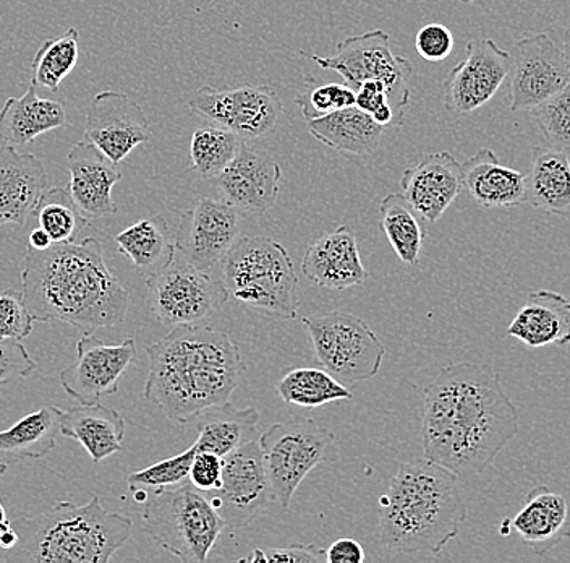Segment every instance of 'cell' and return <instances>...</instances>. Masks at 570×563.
I'll return each instance as SVG.
<instances>
[{
  "mask_svg": "<svg viewBox=\"0 0 570 563\" xmlns=\"http://www.w3.org/2000/svg\"><path fill=\"white\" fill-rule=\"evenodd\" d=\"M423 395V455L459 479L487 472L519 434V411L490 366L451 363Z\"/></svg>",
  "mask_w": 570,
  "mask_h": 563,
  "instance_id": "6da1fadb",
  "label": "cell"
},
{
  "mask_svg": "<svg viewBox=\"0 0 570 563\" xmlns=\"http://www.w3.org/2000/svg\"><path fill=\"white\" fill-rule=\"evenodd\" d=\"M21 292L36 322L67 323L83 333L119 326L130 305V292L110 272L96 237L27 249Z\"/></svg>",
  "mask_w": 570,
  "mask_h": 563,
  "instance_id": "7a4b0ae2",
  "label": "cell"
},
{
  "mask_svg": "<svg viewBox=\"0 0 570 563\" xmlns=\"http://www.w3.org/2000/svg\"><path fill=\"white\" fill-rule=\"evenodd\" d=\"M146 352L149 373L142 395L177 424L229 401L247 370L229 334L208 323L174 327L163 340L146 346Z\"/></svg>",
  "mask_w": 570,
  "mask_h": 563,
  "instance_id": "3957f363",
  "label": "cell"
},
{
  "mask_svg": "<svg viewBox=\"0 0 570 563\" xmlns=\"http://www.w3.org/2000/svg\"><path fill=\"white\" fill-rule=\"evenodd\" d=\"M459 481L426 458L402 463L377 502L381 544L397 554H440L466 520Z\"/></svg>",
  "mask_w": 570,
  "mask_h": 563,
  "instance_id": "277c9868",
  "label": "cell"
},
{
  "mask_svg": "<svg viewBox=\"0 0 570 563\" xmlns=\"http://www.w3.org/2000/svg\"><path fill=\"white\" fill-rule=\"evenodd\" d=\"M131 520L102 508L98 495L87 505L57 502L33 518L12 523L18 544L7 551L9 562L107 563L131 533Z\"/></svg>",
  "mask_w": 570,
  "mask_h": 563,
  "instance_id": "5b68a950",
  "label": "cell"
},
{
  "mask_svg": "<svg viewBox=\"0 0 570 563\" xmlns=\"http://www.w3.org/2000/svg\"><path fill=\"white\" fill-rule=\"evenodd\" d=\"M223 263L229 298L285 320L301 317L297 270L283 244L266 236L240 237Z\"/></svg>",
  "mask_w": 570,
  "mask_h": 563,
  "instance_id": "8992f818",
  "label": "cell"
},
{
  "mask_svg": "<svg viewBox=\"0 0 570 563\" xmlns=\"http://www.w3.org/2000/svg\"><path fill=\"white\" fill-rule=\"evenodd\" d=\"M145 533L184 563H205L226 523L191 484L155 491L141 513Z\"/></svg>",
  "mask_w": 570,
  "mask_h": 563,
  "instance_id": "52a82bcc",
  "label": "cell"
},
{
  "mask_svg": "<svg viewBox=\"0 0 570 563\" xmlns=\"http://www.w3.org/2000/svg\"><path fill=\"white\" fill-rule=\"evenodd\" d=\"M259 447L274 498L285 509L291 508L295 492L312 469L341 456L333 430L302 416L273 424L259 438Z\"/></svg>",
  "mask_w": 570,
  "mask_h": 563,
  "instance_id": "ba28073f",
  "label": "cell"
},
{
  "mask_svg": "<svg viewBox=\"0 0 570 563\" xmlns=\"http://www.w3.org/2000/svg\"><path fill=\"white\" fill-rule=\"evenodd\" d=\"M302 323L316 359L338 382H366L380 373L386 348L362 317L334 310L302 317Z\"/></svg>",
  "mask_w": 570,
  "mask_h": 563,
  "instance_id": "9c48e42d",
  "label": "cell"
},
{
  "mask_svg": "<svg viewBox=\"0 0 570 563\" xmlns=\"http://www.w3.org/2000/svg\"><path fill=\"white\" fill-rule=\"evenodd\" d=\"M145 280L149 309L166 327L206 323L229 301L223 280H214L196 269L177 247L169 260Z\"/></svg>",
  "mask_w": 570,
  "mask_h": 563,
  "instance_id": "30bf717a",
  "label": "cell"
},
{
  "mask_svg": "<svg viewBox=\"0 0 570 563\" xmlns=\"http://www.w3.org/2000/svg\"><path fill=\"white\" fill-rule=\"evenodd\" d=\"M309 57L324 70H333L344 78V84L355 88L365 81L380 80L390 88L395 106L405 114L410 103V78L413 66L409 59L394 56L387 31L373 30L338 42L336 56L321 57L298 51Z\"/></svg>",
  "mask_w": 570,
  "mask_h": 563,
  "instance_id": "8fae6325",
  "label": "cell"
},
{
  "mask_svg": "<svg viewBox=\"0 0 570 563\" xmlns=\"http://www.w3.org/2000/svg\"><path fill=\"white\" fill-rule=\"evenodd\" d=\"M188 108L213 126L227 128L244 140H253L276 130L284 105L269 85H245L220 90L205 85L188 101Z\"/></svg>",
  "mask_w": 570,
  "mask_h": 563,
  "instance_id": "7c38bea8",
  "label": "cell"
},
{
  "mask_svg": "<svg viewBox=\"0 0 570 563\" xmlns=\"http://www.w3.org/2000/svg\"><path fill=\"white\" fill-rule=\"evenodd\" d=\"M205 495L232 531L262 516L276 498L259 441L249 440L227 455L219 489Z\"/></svg>",
  "mask_w": 570,
  "mask_h": 563,
  "instance_id": "4fadbf2b",
  "label": "cell"
},
{
  "mask_svg": "<svg viewBox=\"0 0 570 563\" xmlns=\"http://www.w3.org/2000/svg\"><path fill=\"white\" fill-rule=\"evenodd\" d=\"M511 84L509 99L512 110H527L543 105L556 93L568 87L570 64L564 49L550 35L538 33L520 39L509 52Z\"/></svg>",
  "mask_w": 570,
  "mask_h": 563,
  "instance_id": "5bb4252c",
  "label": "cell"
},
{
  "mask_svg": "<svg viewBox=\"0 0 570 563\" xmlns=\"http://www.w3.org/2000/svg\"><path fill=\"white\" fill-rule=\"evenodd\" d=\"M137 355L134 338L106 344L91 333H85L77 341V359L60 370V385L80 405H98L102 398L117 395L120 379Z\"/></svg>",
  "mask_w": 570,
  "mask_h": 563,
  "instance_id": "9a60e30c",
  "label": "cell"
},
{
  "mask_svg": "<svg viewBox=\"0 0 570 563\" xmlns=\"http://www.w3.org/2000/svg\"><path fill=\"white\" fill-rule=\"evenodd\" d=\"M511 70V56L490 38L466 42L465 57L444 80L445 109L475 113L497 96Z\"/></svg>",
  "mask_w": 570,
  "mask_h": 563,
  "instance_id": "2e32d148",
  "label": "cell"
},
{
  "mask_svg": "<svg viewBox=\"0 0 570 563\" xmlns=\"http://www.w3.org/2000/svg\"><path fill=\"white\" fill-rule=\"evenodd\" d=\"M85 140L119 164L137 148L151 140V130L141 106L119 91H101L87 110Z\"/></svg>",
  "mask_w": 570,
  "mask_h": 563,
  "instance_id": "e0dca14e",
  "label": "cell"
},
{
  "mask_svg": "<svg viewBox=\"0 0 570 563\" xmlns=\"http://www.w3.org/2000/svg\"><path fill=\"white\" fill-rule=\"evenodd\" d=\"M237 234V210L224 201L202 198L181 213L174 244L196 269L208 273L223 262Z\"/></svg>",
  "mask_w": 570,
  "mask_h": 563,
  "instance_id": "ac0fdd59",
  "label": "cell"
},
{
  "mask_svg": "<svg viewBox=\"0 0 570 563\" xmlns=\"http://www.w3.org/2000/svg\"><path fill=\"white\" fill-rule=\"evenodd\" d=\"M281 179L279 163L245 140L234 162L213 181L220 201L229 203L238 213L262 215L276 205Z\"/></svg>",
  "mask_w": 570,
  "mask_h": 563,
  "instance_id": "d6986e66",
  "label": "cell"
},
{
  "mask_svg": "<svg viewBox=\"0 0 570 563\" xmlns=\"http://www.w3.org/2000/svg\"><path fill=\"white\" fill-rule=\"evenodd\" d=\"M401 187L416 215L428 223H436L461 195L462 164L451 153H431L416 166L404 171Z\"/></svg>",
  "mask_w": 570,
  "mask_h": 563,
  "instance_id": "ffe728a7",
  "label": "cell"
},
{
  "mask_svg": "<svg viewBox=\"0 0 570 563\" xmlns=\"http://www.w3.org/2000/svg\"><path fill=\"white\" fill-rule=\"evenodd\" d=\"M70 173L69 191L71 201L88 220L116 215L117 205L112 198V188L122 181L117 164L110 162L105 153L83 140L73 146L67 158Z\"/></svg>",
  "mask_w": 570,
  "mask_h": 563,
  "instance_id": "44dd1931",
  "label": "cell"
},
{
  "mask_svg": "<svg viewBox=\"0 0 570 563\" xmlns=\"http://www.w3.org/2000/svg\"><path fill=\"white\" fill-rule=\"evenodd\" d=\"M302 273L309 283L331 291L351 290L365 283L368 272L360 259L351 227L342 224L313 242L303 255Z\"/></svg>",
  "mask_w": 570,
  "mask_h": 563,
  "instance_id": "7402d4cb",
  "label": "cell"
},
{
  "mask_svg": "<svg viewBox=\"0 0 570 563\" xmlns=\"http://www.w3.org/2000/svg\"><path fill=\"white\" fill-rule=\"evenodd\" d=\"M508 523L530 552L543 557L562 541L570 540L569 497L541 484L529 492L523 507Z\"/></svg>",
  "mask_w": 570,
  "mask_h": 563,
  "instance_id": "603a6c76",
  "label": "cell"
},
{
  "mask_svg": "<svg viewBox=\"0 0 570 563\" xmlns=\"http://www.w3.org/2000/svg\"><path fill=\"white\" fill-rule=\"evenodd\" d=\"M48 187L45 164L16 146L0 148V227L23 226Z\"/></svg>",
  "mask_w": 570,
  "mask_h": 563,
  "instance_id": "cb8c5ba5",
  "label": "cell"
},
{
  "mask_svg": "<svg viewBox=\"0 0 570 563\" xmlns=\"http://www.w3.org/2000/svg\"><path fill=\"white\" fill-rule=\"evenodd\" d=\"M508 337L529 348L570 344V299L550 290L530 292L508 327Z\"/></svg>",
  "mask_w": 570,
  "mask_h": 563,
  "instance_id": "d4e9b609",
  "label": "cell"
},
{
  "mask_svg": "<svg viewBox=\"0 0 570 563\" xmlns=\"http://www.w3.org/2000/svg\"><path fill=\"white\" fill-rule=\"evenodd\" d=\"M462 169L463 187L483 208H514L527 203V174L501 164L493 149L480 148Z\"/></svg>",
  "mask_w": 570,
  "mask_h": 563,
  "instance_id": "484cf974",
  "label": "cell"
},
{
  "mask_svg": "<svg viewBox=\"0 0 570 563\" xmlns=\"http://www.w3.org/2000/svg\"><path fill=\"white\" fill-rule=\"evenodd\" d=\"M125 430L122 415L101 402L60 412V434L77 440L95 465L122 452Z\"/></svg>",
  "mask_w": 570,
  "mask_h": 563,
  "instance_id": "4316f807",
  "label": "cell"
},
{
  "mask_svg": "<svg viewBox=\"0 0 570 563\" xmlns=\"http://www.w3.org/2000/svg\"><path fill=\"white\" fill-rule=\"evenodd\" d=\"M62 127H67L66 108L53 99L39 98L33 81L23 96H10L0 109V135L16 148Z\"/></svg>",
  "mask_w": 570,
  "mask_h": 563,
  "instance_id": "83f0119b",
  "label": "cell"
},
{
  "mask_svg": "<svg viewBox=\"0 0 570 563\" xmlns=\"http://www.w3.org/2000/svg\"><path fill=\"white\" fill-rule=\"evenodd\" d=\"M306 127L315 140L327 148L358 156L376 152L386 130L356 106L306 120Z\"/></svg>",
  "mask_w": 570,
  "mask_h": 563,
  "instance_id": "f1b7e54d",
  "label": "cell"
},
{
  "mask_svg": "<svg viewBox=\"0 0 570 563\" xmlns=\"http://www.w3.org/2000/svg\"><path fill=\"white\" fill-rule=\"evenodd\" d=\"M527 202L551 215L570 216V159L561 149L534 146Z\"/></svg>",
  "mask_w": 570,
  "mask_h": 563,
  "instance_id": "f546056e",
  "label": "cell"
},
{
  "mask_svg": "<svg viewBox=\"0 0 570 563\" xmlns=\"http://www.w3.org/2000/svg\"><path fill=\"white\" fill-rule=\"evenodd\" d=\"M196 448L226 458L232 452L252 440L258 427L259 411L255 406L235 408L232 402L226 401L206 409L196 418Z\"/></svg>",
  "mask_w": 570,
  "mask_h": 563,
  "instance_id": "4dcf8cb0",
  "label": "cell"
},
{
  "mask_svg": "<svg viewBox=\"0 0 570 563\" xmlns=\"http://www.w3.org/2000/svg\"><path fill=\"white\" fill-rule=\"evenodd\" d=\"M60 412L62 409L56 406H45L18 420L10 429L0 430V459L13 465L51 454L60 434Z\"/></svg>",
  "mask_w": 570,
  "mask_h": 563,
  "instance_id": "1f68e13d",
  "label": "cell"
},
{
  "mask_svg": "<svg viewBox=\"0 0 570 563\" xmlns=\"http://www.w3.org/2000/svg\"><path fill=\"white\" fill-rule=\"evenodd\" d=\"M114 241L120 254L127 256L145 278L163 266L176 249L169 241V226L159 215L131 224Z\"/></svg>",
  "mask_w": 570,
  "mask_h": 563,
  "instance_id": "d6a6232c",
  "label": "cell"
},
{
  "mask_svg": "<svg viewBox=\"0 0 570 563\" xmlns=\"http://www.w3.org/2000/svg\"><path fill=\"white\" fill-rule=\"evenodd\" d=\"M380 223L399 260L404 265H416L422 256L425 231L404 195L390 194L380 202Z\"/></svg>",
  "mask_w": 570,
  "mask_h": 563,
  "instance_id": "836d02e7",
  "label": "cell"
},
{
  "mask_svg": "<svg viewBox=\"0 0 570 563\" xmlns=\"http://www.w3.org/2000/svg\"><path fill=\"white\" fill-rule=\"evenodd\" d=\"M277 394L288 405L315 409L327 402L352 400L354 395L327 370L295 369L276 385Z\"/></svg>",
  "mask_w": 570,
  "mask_h": 563,
  "instance_id": "e575fe53",
  "label": "cell"
},
{
  "mask_svg": "<svg viewBox=\"0 0 570 563\" xmlns=\"http://www.w3.org/2000/svg\"><path fill=\"white\" fill-rule=\"evenodd\" d=\"M33 215L38 226L52 239L53 244H67L87 230L89 220L71 201L69 191L63 187H46L36 203Z\"/></svg>",
  "mask_w": 570,
  "mask_h": 563,
  "instance_id": "d590c367",
  "label": "cell"
},
{
  "mask_svg": "<svg viewBox=\"0 0 570 563\" xmlns=\"http://www.w3.org/2000/svg\"><path fill=\"white\" fill-rule=\"evenodd\" d=\"M244 138L224 127L196 128L191 135V166L203 179H216L240 152Z\"/></svg>",
  "mask_w": 570,
  "mask_h": 563,
  "instance_id": "8d00e7d4",
  "label": "cell"
},
{
  "mask_svg": "<svg viewBox=\"0 0 570 563\" xmlns=\"http://www.w3.org/2000/svg\"><path fill=\"white\" fill-rule=\"evenodd\" d=\"M78 42H80V33L75 28H69L60 37L45 41L31 62V69H33L31 81L36 88H45L48 91L59 90L60 84L77 67Z\"/></svg>",
  "mask_w": 570,
  "mask_h": 563,
  "instance_id": "74e56055",
  "label": "cell"
},
{
  "mask_svg": "<svg viewBox=\"0 0 570 563\" xmlns=\"http://www.w3.org/2000/svg\"><path fill=\"white\" fill-rule=\"evenodd\" d=\"M534 124L540 128L551 148L570 152V81L543 105L530 109Z\"/></svg>",
  "mask_w": 570,
  "mask_h": 563,
  "instance_id": "f35d334b",
  "label": "cell"
},
{
  "mask_svg": "<svg viewBox=\"0 0 570 563\" xmlns=\"http://www.w3.org/2000/svg\"><path fill=\"white\" fill-rule=\"evenodd\" d=\"M198 452L196 445H191L188 450L181 452L176 456L155 463L141 472L131 473L127 477L128 487L134 489H166L167 486H178L188 479L191 463Z\"/></svg>",
  "mask_w": 570,
  "mask_h": 563,
  "instance_id": "ab89813d",
  "label": "cell"
},
{
  "mask_svg": "<svg viewBox=\"0 0 570 563\" xmlns=\"http://www.w3.org/2000/svg\"><path fill=\"white\" fill-rule=\"evenodd\" d=\"M295 103L301 106L305 120L315 119L355 106V90L347 84L313 85V78H306Z\"/></svg>",
  "mask_w": 570,
  "mask_h": 563,
  "instance_id": "60d3db41",
  "label": "cell"
},
{
  "mask_svg": "<svg viewBox=\"0 0 570 563\" xmlns=\"http://www.w3.org/2000/svg\"><path fill=\"white\" fill-rule=\"evenodd\" d=\"M35 322L33 313L24 302L23 292H0V341H23L33 333Z\"/></svg>",
  "mask_w": 570,
  "mask_h": 563,
  "instance_id": "b9f144b4",
  "label": "cell"
},
{
  "mask_svg": "<svg viewBox=\"0 0 570 563\" xmlns=\"http://www.w3.org/2000/svg\"><path fill=\"white\" fill-rule=\"evenodd\" d=\"M240 562L249 563H324L326 549L316 545L292 544L281 549H256Z\"/></svg>",
  "mask_w": 570,
  "mask_h": 563,
  "instance_id": "7bdbcfd3",
  "label": "cell"
},
{
  "mask_svg": "<svg viewBox=\"0 0 570 563\" xmlns=\"http://www.w3.org/2000/svg\"><path fill=\"white\" fill-rule=\"evenodd\" d=\"M454 37L448 27L441 23H428L420 28L415 38L416 52L428 62H441L451 56Z\"/></svg>",
  "mask_w": 570,
  "mask_h": 563,
  "instance_id": "ee69618b",
  "label": "cell"
},
{
  "mask_svg": "<svg viewBox=\"0 0 570 563\" xmlns=\"http://www.w3.org/2000/svg\"><path fill=\"white\" fill-rule=\"evenodd\" d=\"M38 369L21 341H0V385L30 377Z\"/></svg>",
  "mask_w": 570,
  "mask_h": 563,
  "instance_id": "f6af8a7d",
  "label": "cell"
},
{
  "mask_svg": "<svg viewBox=\"0 0 570 563\" xmlns=\"http://www.w3.org/2000/svg\"><path fill=\"white\" fill-rule=\"evenodd\" d=\"M224 458L212 454V452H196L191 463L190 477L191 486L202 491L203 494L219 489L223 481Z\"/></svg>",
  "mask_w": 570,
  "mask_h": 563,
  "instance_id": "bcb514c9",
  "label": "cell"
},
{
  "mask_svg": "<svg viewBox=\"0 0 570 563\" xmlns=\"http://www.w3.org/2000/svg\"><path fill=\"white\" fill-rule=\"evenodd\" d=\"M390 105L394 113L397 114L399 120L404 124V114L395 106L394 98H392L390 88L386 84L380 80L365 81L355 88V106L363 113L373 116L377 109L383 106Z\"/></svg>",
  "mask_w": 570,
  "mask_h": 563,
  "instance_id": "7dc6e473",
  "label": "cell"
},
{
  "mask_svg": "<svg viewBox=\"0 0 570 563\" xmlns=\"http://www.w3.org/2000/svg\"><path fill=\"white\" fill-rule=\"evenodd\" d=\"M366 561L365 549L352 537H341L326 549V562L330 563H363Z\"/></svg>",
  "mask_w": 570,
  "mask_h": 563,
  "instance_id": "c3c4849f",
  "label": "cell"
},
{
  "mask_svg": "<svg viewBox=\"0 0 570 563\" xmlns=\"http://www.w3.org/2000/svg\"><path fill=\"white\" fill-rule=\"evenodd\" d=\"M51 245H53L52 239L39 226L31 231L30 236H28V249H31V251H46Z\"/></svg>",
  "mask_w": 570,
  "mask_h": 563,
  "instance_id": "681fc988",
  "label": "cell"
},
{
  "mask_svg": "<svg viewBox=\"0 0 570 563\" xmlns=\"http://www.w3.org/2000/svg\"><path fill=\"white\" fill-rule=\"evenodd\" d=\"M17 544L18 533L16 531V527H7V530L3 531L2 534H0V547H2L3 551H10V549L16 547Z\"/></svg>",
  "mask_w": 570,
  "mask_h": 563,
  "instance_id": "f907efd6",
  "label": "cell"
},
{
  "mask_svg": "<svg viewBox=\"0 0 570 563\" xmlns=\"http://www.w3.org/2000/svg\"><path fill=\"white\" fill-rule=\"evenodd\" d=\"M9 518H7L6 512H3V507L0 508V534L3 533V531L7 530V527H10Z\"/></svg>",
  "mask_w": 570,
  "mask_h": 563,
  "instance_id": "816d5d0a",
  "label": "cell"
},
{
  "mask_svg": "<svg viewBox=\"0 0 570 563\" xmlns=\"http://www.w3.org/2000/svg\"><path fill=\"white\" fill-rule=\"evenodd\" d=\"M562 49H564V55H566V57H568V60L570 64V28L568 31H566L564 46H562Z\"/></svg>",
  "mask_w": 570,
  "mask_h": 563,
  "instance_id": "f5cc1de1",
  "label": "cell"
},
{
  "mask_svg": "<svg viewBox=\"0 0 570 563\" xmlns=\"http://www.w3.org/2000/svg\"><path fill=\"white\" fill-rule=\"evenodd\" d=\"M7 468H9V465H7V463H3L2 459H0V476H2V474L7 472Z\"/></svg>",
  "mask_w": 570,
  "mask_h": 563,
  "instance_id": "db71d44e",
  "label": "cell"
},
{
  "mask_svg": "<svg viewBox=\"0 0 570 563\" xmlns=\"http://www.w3.org/2000/svg\"><path fill=\"white\" fill-rule=\"evenodd\" d=\"M6 140H3V137L2 135H0V148H3V146H6Z\"/></svg>",
  "mask_w": 570,
  "mask_h": 563,
  "instance_id": "11a10c76",
  "label": "cell"
},
{
  "mask_svg": "<svg viewBox=\"0 0 570 563\" xmlns=\"http://www.w3.org/2000/svg\"><path fill=\"white\" fill-rule=\"evenodd\" d=\"M462 2H473V0H462Z\"/></svg>",
  "mask_w": 570,
  "mask_h": 563,
  "instance_id": "9f6ffc18",
  "label": "cell"
},
{
  "mask_svg": "<svg viewBox=\"0 0 570 563\" xmlns=\"http://www.w3.org/2000/svg\"><path fill=\"white\" fill-rule=\"evenodd\" d=\"M0 508H2V504H0Z\"/></svg>",
  "mask_w": 570,
  "mask_h": 563,
  "instance_id": "6f0895ef",
  "label": "cell"
}]
</instances>
